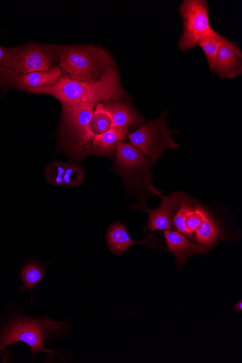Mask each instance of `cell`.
Instances as JSON below:
<instances>
[{"instance_id":"obj_15","label":"cell","mask_w":242,"mask_h":363,"mask_svg":"<svg viewBox=\"0 0 242 363\" xmlns=\"http://www.w3.org/2000/svg\"><path fill=\"white\" fill-rule=\"evenodd\" d=\"M212 72L223 79H233L241 74V58L231 48L224 45L219 50Z\"/></svg>"},{"instance_id":"obj_3","label":"cell","mask_w":242,"mask_h":363,"mask_svg":"<svg viewBox=\"0 0 242 363\" xmlns=\"http://www.w3.org/2000/svg\"><path fill=\"white\" fill-rule=\"evenodd\" d=\"M60 69L72 79L92 82L109 66H116L111 54L101 48L84 45H54Z\"/></svg>"},{"instance_id":"obj_8","label":"cell","mask_w":242,"mask_h":363,"mask_svg":"<svg viewBox=\"0 0 242 363\" xmlns=\"http://www.w3.org/2000/svg\"><path fill=\"white\" fill-rule=\"evenodd\" d=\"M165 113L154 121H150L128 136L130 143L139 149L153 163L167 149H177L180 145L172 139L175 130H170L164 121Z\"/></svg>"},{"instance_id":"obj_12","label":"cell","mask_w":242,"mask_h":363,"mask_svg":"<svg viewBox=\"0 0 242 363\" xmlns=\"http://www.w3.org/2000/svg\"><path fill=\"white\" fill-rule=\"evenodd\" d=\"M103 107L111 119L112 128L128 129L145 121L126 101H118L103 104Z\"/></svg>"},{"instance_id":"obj_6","label":"cell","mask_w":242,"mask_h":363,"mask_svg":"<svg viewBox=\"0 0 242 363\" xmlns=\"http://www.w3.org/2000/svg\"><path fill=\"white\" fill-rule=\"evenodd\" d=\"M115 152L116 169L127 183L150 194L160 195L152 185V162L148 157L131 143L124 142L116 145Z\"/></svg>"},{"instance_id":"obj_22","label":"cell","mask_w":242,"mask_h":363,"mask_svg":"<svg viewBox=\"0 0 242 363\" xmlns=\"http://www.w3.org/2000/svg\"><path fill=\"white\" fill-rule=\"evenodd\" d=\"M204 211H205L202 208L197 206L194 211L187 217L186 225L189 237L196 232L197 228L202 224L204 219Z\"/></svg>"},{"instance_id":"obj_23","label":"cell","mask_w":242,"mask_h":363,"mask_svg":"<svg viewBox=\"0 0 242 363\" xmlns=\"http://www.w3.org/2000/svg\"><path fill=\"white\" fill-rule=\"evenodd\" d=\"M9 48L0 45V66H4L7 56Z\"/></svg>"},{"instance_id":"obj_1","label":"cell","mask_w":242,"mask_h":363,"mask_svg":"<svg viewBox=\"0 0 242 363\" xmlns=\"http://www.w3.org/2000/svg\"><path fill=\"white\" fill-rule=\"evenodd\" d=\"M27 92L53 96L62 107L82 104L96 106L120 101L123 96L116 66H109L96 82H80L62 75L52 86L31 89Z\"/></svg>"},{"instance_id":"obj_20","label":"cell","mask_w":242,"mask_h":363,"mask_svg":"<svg viewBox=\"0 0 242 363\" xmlns=\"http://www.w3.org/2000/svg\"><path fill=\"white\" fill-rule=\"evenodd\" d=\"M185 195H182L180 201V209L174 217V223L179 233L186 235L189 237L188 230L186 225V220L189 215L194 211V208L187 203Z\"/></svg>"},{"instance_id":"obj_21","label":"cell","mask_w":242,"mask_h":363,"mask_svg":"<svg viewBox=\"0 0 242 363\" xmlns=\"http://www.w3.org/2000/svg\"><path fill=\"white\" fill-rule=\"evenodd\" d=\"M224 45V44L213 38L202 39L198 44V46L202 49L206 56L211 72L214 67L219 50Z\"/></svg>"},{"instance_id":"obj_4","label":"cell","mask_w":242,"mask_h":363,"mask_svg":"<svg viewBox=\"0 0 242 363\" xmlns=\"http://www.w3.org/2000/svg\"><path fill=\"white\" fill-rule=\"evenodd\" d=\"M95 105L82 104L62 107L59 130V147L75 158H82L90 146L94 134L91 121Z\"/></svg>"},{"instance_id":"obj_24","label":"cell","mask_w":242,"mask_h":363,"mask_svg":"<svg viewBox=\"0 0 242 363\" xmlns=\"http://www.w3.org/2000/svg\"><path fill=\"white\" fill-rule=\"evenodd\" d=\"M234 310L236 311H242V301H240L234 307Z\"/></svg>"},{"instance_id":"obj_14","label":"cell","mask_w":242,"mask_h":363,"mask_svg":"<svg viewBox=\"0 0 242 363\" xmlns=\"http://www.w3.org/2000/svg\"><path fill=\"white\" fill-rule=\"evenodd\" d=\"M128 128H112L98 135H95L90 146L84 152L101 156H111L116 152V145L127 138Z\"/></svg>"},{"instance_id":"obj_19","label":"cell","mask_w":242,"mask_h":363,"mask_svg":"<svg viewBox=\"0 0 242 363\" xmlns=\"http://www.w3.org/2000/svg\"><path fill=\"white\" fill-rule=\"evenodd\" d=\"M112 128V122L102 104H97L91 121V129L94 135L105 133Z\"/></svg>"},{"instance_id":"obj_2","label":"cell","mask_w":242,"mask_h":363,"mask_svg":"<svg viewBox=\"0 0 242 363\" xmlns=\"http://www.w3.org/2000/svg\"><path fill=\"white\" fill-rule=\"evenodd\" d=\"M68 328L67 321L56 322L48 316L36 319L19 317L11 320L0 333V354L4 362L7 360L6 347L18 342L28 345L33 357L44 352L48 362L57 359L60 352L46 349L45 343L62 336Z\"/></svg>"},{"instance_id":"obj_16","label":"cell","mask_w":242,"mask_h":363,"mask_svg":"<svg viewBox=\"0 0 242 363\" xmlns=\"http://www.w3.org/2000/svg\"><path fill=\"white\" fill-rule=\"evenodd\" d=\"M106 238L109 250L116 255L123 254L134 245H148L146 241L133 242L131 239L126 226L121 222H115L110 226Z\"/></svg>"},{"instance_id":"obj_11","label":"cell","mask_w":242,"mask_h":363,"mask_svg":"<svg viewBox=\"0 0 242 363\" xmlns=\"http://www.w3.org/2000/svg\"><path fill=\"white\" fill-rule=\"evenodd\" d=\"M164 237L167 250L177 258L179 269L190 256L204 254L207 252L204 247L188 240L179 232L166 230L164 232Z\"/></svg>"},{"instance_id":"obj_13","label":"cell","mask_w":242,"mask_h":363,"mask_svg":"<svg viewBox=\"0 0 242 363\" xmlns=\"http://www.w3.org/2000/svg\"><path fill=\"white\" fill-rule=\"evenodd\" d=\"M46 178L55 186H75L83 182L84 174L76 164L54 162L48 167Z\"/></svg>"},{"instance_id":"obj_18","label":"cell","mask_w":242,"mask_h":363,"mask_svg":"<svg viewBox=\"0 0 242 363\" xmlns=\"http://www.w3.org/2000/svg\"><path fill=\"white\" fill-rule=\"evenodd\" d=\"M45 275V268L36 262H28L21 270V281L23 283L19 291L28 289L31 294L34 288L38 287Z\"/></svg>"},{"instance_id":"obj_5","label":"cell","mask_w":242,"mask_h":363,"mask_svg":"<svg viewBox=\"0 0 242 363\" xmlns=\"http://www.w3.org/2000/svg\"><path fill=\"white\" fill-rule=\"evenodd\" d=\"M180 12L184 22V30L179 43L181 50L196 48L202 39L213 38L231 48L238 57H242V52L237 45L212 28L207 1L185 0L180 8Z\"/></svg>"},{"instance_id":"obj_9","label":"cell","mask_w":242,"mask_h":363,"mask_svg":"<svg viewBox=\"0 0 242 363\" xmlns=\"http://www.w3.org/2000/svg\"><path fill=\"white\" fill-rule=\"evenodd\" d=\"M58 66L45 72L21 74L0 66V86L28 91L31 89L49 86L55 84L62 76Z\"/></svg>"},{"instance_id":"obj_17","label":"cell","mask_w":242,"mask_h":363,"mask_svg":"<svg viewBox=\"0 0 242 363\" xmlns=\"http://www.w3.org/2000/svg\"><path fill=\"white\" fill-rule=\"evenodd\" d=\"M195 233L196 241L207 248L214 246L222 236L219 223L207 211H204L203 221Z\"/></svg>"},{"instance_id":"obj_10","label":"cell","mask_w":242,"mask_h":363,"mask_svg":"<svg viewBox=\"0 0 242 363\" xmlns=\"http://www.w3.org/2000/svg\"><path fill=\"white\" fill-rule=\"evenodd\" d=\"M182 195L180 193H172L165 196L160 194L161 205L155 210H150L144 205L138 206L134 208L148 214L147 229H150L152 232L169 230L172 228V218L178 210Z\"/></svg>"},{"instance_id":"obj_7","label":"cell","mask_w":242,"mask_h":363,"mask_svg":"<svg viewBox=\"0 0 242 363\" xmlns=\"http://www.w3.org/2000/svg\"><path fill=\"white\" fill-rule=\"evenodd\" d=\"M58 60L54 45L28 43L9 48L4 67L21 74L45 72L53 69Z\"/></svg>"}]
</instances>
